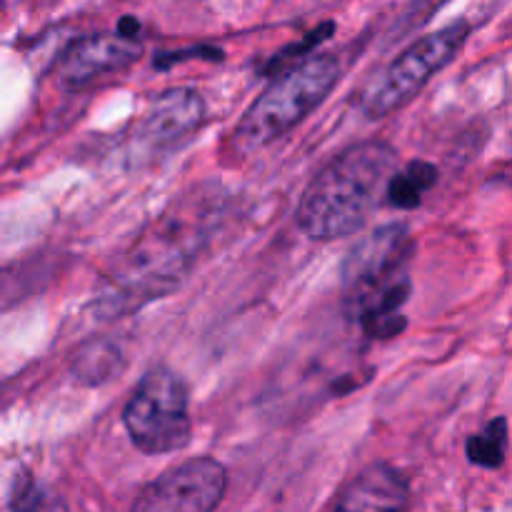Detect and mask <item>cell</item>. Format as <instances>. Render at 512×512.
<instances>
[{
  "label": "cell",
  "mask_w": 512,
  "mask_h": 512,
  "mask_svg": "<svg viewBox=\"0 0 512 512\" xmlns=\"http://www.w3.org/2000/svg\"><path fill=\"white\" fill-rule=\"evenodd\" d=\"M210 223L213 213L200 203L198 208L178 205L160 215L105 275L98 308L108 315H125L173 293L198 260Z\"/></svg>",
  "instance_id": "1"
},
{
  "label": "cell",
  "mask_w": 512,
  "mask_h": 512,
  "mask_svg": "<svg viewBox=\"0 0 512 512\" xmlns=\"http://www.w3.org/2000/svg\"><path fill=\"white\" fill-rule=\"evenodd\" d=\"M398 153L383 140H365L335 155L305 188L298 225L313 240H338L358 233L388 198L398 173Z\"/></svg>",
  "instance_id": "2"
},
{
  "label": "cell",
  "mask_w": 512,
  "mask_h": 512,
  "mask_svg": "<svg viewBox=\"0 0 512 512\" xmlns=\"http://www.w3.org/2000/svg\"><path fill=\"white\" fill-rule=\"evenodd\" d=\"M415 243L405 225H383L360 240L343 265L345 315L363 333L388 340L403 333V305L410 298V260Z\"/></svg>",
  "instance_id": "3"
},
{
  "label": "cell",
  "mask_w": 512,
  "mask_h": 512,
  "mask_svg": "<svg viewBox=\"0 0 512 512\" xmlns=\"http://www.w3.org/2000/svg\"><path fill=\"white\" fill-rule=\"evenodd\" d=\"M340 63L335 55H313L280 73L248 108L235 130L240 148L258 150L303 123L335 88Z\"/></svg>",
  "instance_id": "4"
},
{
  "label": "cell",
  "mask_w": 512,
  "mask_h": 512,
  "mask_svg": "<svg viewBox=\"0 0 512 512\" xmlns=\"http://www.w3.org/2000/svg\"><path fill=\"white\" fill-rule=\"evenodd\" d=\"M468 33V23H455L415 40L383 73L365 85L358 98L360 110L368 118H388L390 113L408 105L428 85V80L458 55Z\"/></svg>",
  "instance_id": "5"
},
{
  "label": "cell",
  "mask_w": 512,
  "mask_h": 512,
  "mask_svg": "<svg viewBox=\"0 0 512 512\" xmlns=\"http://www.w3.org/2000/svg\"><path fill=\"white\" fill-rule=\"evenodd\" d=\"M123 423L135 448L145 455H165L190 440L188 390L168 368L145 373L123 410Z\"/></svg>",
  "instance_id": "6"
},
{
  "label": "cell",
  "mask_w": 512,
  "mask_h": 512,
  "mask_svg": "<svg viewBox=\"0 0 512 512\" xmlns=\"http://www.w3.org/2000/svg\"><path fill=\"white\" fill-rule=\"evenodd\" d=\"M228 475L213 458L180 463L145 485L130 512H215Z\"/></svg>",
  "instance_id": "7"
},
{
  "label": "cell",
  "mask_w": 512,
  "mask_h": 512,
  "mask_svg": "<svg viewBox=\"0 0 512 512\" xmlns=\"http://www.w3.org/2000/svg\"><path fill=\"white\" fill-rule=\"evenodd\" d=\"M205 118V103L200 93L190 88H173L160 93L140 118L133 135L135 158H165L183 148Z\"/></svg>",
  "instance_id": "8"
},
{
  "label": "cell",
  "mask_w": 512,
  "mask_h": 512,
  "mask_svg": "<svg viewBox=\"0 0 512 512\" xmlns=\"http://www.w3.org/2000/svg\"><path fill=\"white\" fill-rule=\"evenodd\" d=\"M140 55V45L130 35H90L70 45L58 60V78L65 88H85L103 75L125 68Z\"/></svg>",
  "instance_id": "9"
},
{
  "label": "cell",
  "mask_w": 512,
  "mask_h": 512,
  "mask_svg": "<svg viewBox=\"0 0 512 512\" xmlns=\"http://www.w3.org/2000/svg\"><path fill=\"white\" fill-rule=\"evenodd\" d=\"M408 500V480L400 470L388 463H375L350 480L333 512H405Z\"/></svg>",
  "instance_id": "10"
},
{
  "label": "cell",
  "mask_w": 512,
  "mask_h": 512,
  "mask_svg": "<svg viewBox=\"0 0 512 512\" xmlns=\"http://www.w3.org/2000/svg\"><path fill=\"white\" fill-rule=\"evenodd\" d=\"M438 183V168L425 160L408 163L393 175L388 185V203L400 210H413L423 203V195Z\"/></svg>",
  "instance_id": "11"
},
{
  "label": "cell",
  "mask_w": 512,
  "mask_h": 512,
  "mask_svg": "<svg viewBox=\"0 0 512 512\" xmlns=\"http://www.w3.org/2000/svg\"><path fill=\"white\" fill-rule=\"evenodd\" d=\"M465 450H468V460L473 465L488 470L500 468L505 463V453H508V420H490L480 433L470 435Z\"/></svg>",
  "instance_id": "12"
},
{
  "label": "cell",
  "mask_w": 512,
  "mask_h": 512,
  "mask_svg": "<svg viewBox=\"0 0 512 512\" xmlns=\"http://www.w3.org/2000/svg\"><path fill=\"white\" fill-rule=\"evenodd\" d=\"M123 365V355L115 345L110 343H90L85 348H80L78 358L73 360V373L78 375V380L88 385L105 383V380L113 378L115 373Z\"/></svg>",
  "instance_id": "13"
},
{
  "label": "cell",
  "mask_w": 512,
  "mask_h": 512,
  "mask_svg": "<svg viewBox=\"0 0 512 512\" xmlns=\"http://www.w3.org/2000/svg\"><path fill=\"white\" fill-rule=\"evenodd\" d=\"M10 512H68L63 500L33 478L28 470L15 475L10 490Z\"/></svg>",
  "instance_id": "14"
},
{
  "label": "cell",
  "mask_w": 512,
  "mask_h": 512,
  "mask_svg": "<svg viewBox=\"0 0 512 512\" xmlns=\"http://www.w3.org/2000/svg\"><path fill=\"white\" fill-rule=\"evenodd\" d=\"M443 3L445 0H415L410 5V23H418V20L423 23V20H428Z\"/></svg>",
  "instance_id": "15"
}]
</instances>
